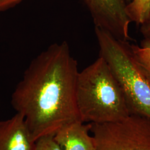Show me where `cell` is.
<instances>
[{
  "mask_svg": "<svg viewBox=\"0 0 150 150\" xmlns=\"http://www.w3.org/2000/svg\"><path fill=\"white\" fill-rule=\"evenodd\" d=\"M79 72L66 41L50 46L25 71L12 95L11 104L24 117L34 142L55 134L67 123L81 121L76 98Z\"/></svg>",
  "mask_w": 150,
  "mask_h": 150,
  "instance_id": "1",
  "label": "cell"
},
{
  "mask_svg": "<svg viewBox=\"0 0 150 150\" xmlns=\"http://www.w3.org/2000/svg\"><path fill=\"white\" fill-rule=\"evenodd\" d=\"M81 122H116L130 115L123 92L101 57L79 71L76 90Z\"/></svg>",
  "mask_w": 150,
  "mask_h": 150,
  "instance_id": "2",
  "label": "cell"
},
{
  "mask_svg": "<svg viewBox=\"0 0 150 150\" xmlns=\"http://www.w3.org/2000/svg\"><path fill=\"white\" fill-rule=\"evenodd\" d=\"M100 56L121 87L130 114L150 118V79L134 59L128 41L95 27Z\"/></svg>",
  "mask_w": 150,
  "mask_h": 150,
  "instance_id": "3",
  "label": "cell"
},
{
  "mask_svg": "<svg viewBox=\"0 0 150 150\" xmlns=\"http://www.w3.org/2000/svg\"><path fill=\"white\" fill-rule=\"evenodd\" d=\"M90 125L96 150H150V118L130 114L116 122Z\"/></svg>",
  "mask_w": 150,
  "mask_h": 150,
  "instance_id": "4",
  "label": "cell"
},
{
  "mask_svg": "<svg viewBox=\"0 0 150 150\" xmlns=\"http://www.w3.org/2000/svg\"><path fill=\"white\" fill-rule=\"evenodd\" d=\"M88 8L95 27L108 32L122 41H128L131 20L126 0H83Z\"/></svg>",
  "mask_w": 150,
  "mask_h": 150,
  "instance_id": "5",
  "label": "cell"
},
{
  "mask_svg": "<svg viewBox=\"0 0 150 150\" xmlns=\"http://www.w3.org/2000/svg\"><path fill=\"white\" fill-rule=\"evenodd\" d=\"M34 146L22 114L0 121V150H33Z\"/></svg>",
  "mask_w": 150,
  "mask_h": 150,
  "instance_id": "6",
  "label": "cell"
},
{
  "mask_svg": "<svg viewBox=\"0 0 150 150\" xmlns=\"http://www.w3.org/2000/svg\"><path fill=\"white\" fill-rule=\"evenodd\" d=\"M90 127V123L81 121L67 123L54 134V139L61 150H92L95 146L89 134Z\"/></svg>",
  "mask_w": 150,
  "mask_h": 150,
  "instance_id": "7",
  "label": "cell"
},
{
  "mask_svg": "<svg viewBox=\"0 0 150 150\" xmlns=\"http://www.w3.org/2000/svg\"><path fill=\"white\" fill-rule=\"evenodd\" d=\"M127 12L131 22L141 25L150 13V0H132L127 6Z\"/></svg>",
  "mask_w": 150,
  "mask_h": 150,
  "instance_id": "8",
  "label": "cell"
},
{
  "mask_svg": "<svg viewBox=\"0 0 150 150\" xmlns=\"http://www.w3.org/2000/svg\"><path fill=\"white\" fill-rule=\"evenodd\" d=\"M134 59L150 79V42L144 40L140 45L129 44Z\"/></svg>",
  "mask_w": 150,
  "mask_h": 150,
  "instance_id": "9",
  "label": "cell"
},
{
  "mask_svg": "<svg viewBox=\"0 0 150 150\" xmlns=\"http://www.w3.org/2000/svg\"><path fill=\"white\" fill-rule=\"evenodd\" d=\"M54 136V134H48L38 138L35 142L33 150H61Z\"/></svg>",
  "mask_w": 150,
  "mask_h": 150,
  "instance_id": "10",
  "label": "cell"
},
{
  "mask_svg": "<svg viewBox=\"0 0 150 150\" xmlns=\"http://www.w3.org/2000/svg\"><path fill=\"white\" fill-rule=\"evenodd\" d=\"M140 31L144 40L150 42V13L147 18L141 25Z\"/></svg>",
  "mask_w": 150,
  "mask_h": 150,
  "instance_id": "11",
  "label": "cell"
},
{
  "mask_svg": "<svg viewBox=\"0 0 150 150\" xmlns=\"http://www.w3.org/2000/svg\"><path fill=\"white\" fill-rule=\"evenodd\" d=\"M23 0H0V12L7 10Z\"/></svg>",
  "mask_w": 150,
  "mask_h": 150,
  "instance_id": "12",
  "label": "cell"
},
{
  "mask_svg": "<svg viewBox=\"0 0 150 150\" xmlns=\"http://www.w3.org/2000/svg\"><path fill=\"white\" fill-rule=\"evenodd\" d=\"M96 150V149H93V150Z\"/></svg>",
  "mask_w": 150,
  "mask_h": 150,
  "instance_id": "13",
  "label": "cell"
}]
</instances>
